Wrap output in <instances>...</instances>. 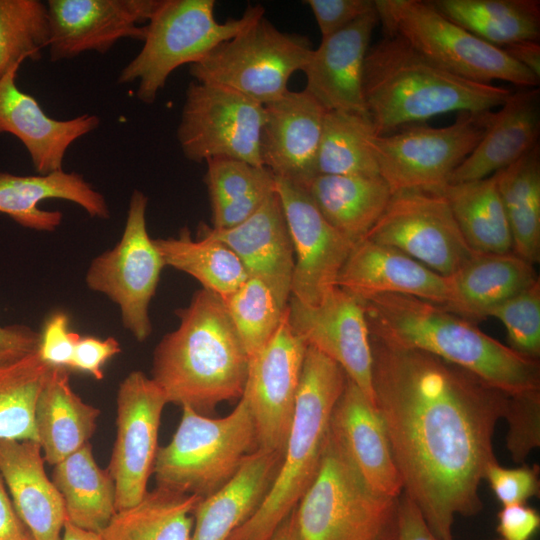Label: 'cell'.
<instances>
[{
  "label": "cell",
  "instance_id": "obj_1",
  "mask_svg": "<svg viewBox=\"0 0 540 540\" xmlns=\"http://www.w3.org/2000/svg\"><path fill=\"white\" fill-rule=\"evenodd\" d=\"M374 402L404 494L438 540L457 515L482 510L479 487L498 463L493 435L511 396L425 351L370 335Z\"/></svg>",
  "mask_w": 540,
  "mask_h": 540
},
{
  "label": "cell",
  "instance_id": "obj_2",
  "mask_svg": "<svg viewBox=\"0 0 540 540\" xmlns=\"http://www.w3.org/2000/svg\"><path fill=\"white\" fill-rule=\"evenodd\" d=\"M360 301L370 335L430 353L510 396L540 392L538 359L517 353L444 306L391 293Z\"/></svg>",
  "mask_w": 540,
  "mask_h": 540
},
{
  "label": "cell",
  "instance_id": "obj_3",
  "mask_svg": "<svg viewBox=\"0 0 540 540\" xmlns=\"http://www.w3.org/2000/svg\"><path fill=\"white\" fill-rule=\"evenodd\" d=\"M175 314L179 325L160 340L152 363L151 378L167 402L204 415L240 399L249 356L222 298L202 288Z\"/></svg>",
  "mask_w": 540,
  "mask_h": 540
},
{
  "label": "cell",
  "instance_id": "obj_4",
  "mask_svg": "<svg viewBox=\"0 0 540 540\" xmlns=\"http://www.w3.org/2000/svg\"><path fill=\"white\" fill-rule=\"evenodd\" d=\"M511 94L455 75L395 36L385 35L365 58L363 96L376 135L449 112L491 111Z\"/></svg>",
  "mask_w": 540,
  "mask_h": 540
},
{
  "label": "cell",
  "instance_id": "obj_5",
  "mask_svg": "<svg viewBox=\"0 0 540 540\" xmlns=\"http://www.w3.org/2000/svg\"><path fill=\"white\" fill-rule=\"evenodd\" d=\"M347 375L307 346L291 428L276 477L258 510L229 540H270L318 473L334 406Z\"/></svg>",
  "mask_w": 540,
  "mask_h": 540
},
{
  "label": "cell",
  "instance_id": "obj_6",
  "mask_svg": "<svg viewBox=\"0 0 540 540\" xmlns=\"http://www.w3.org/2000/svg\"><path fill=\"white\" fill-rule=\"evenodd\" d=\"M398 499L373 491L329 434L317 475L287 517L290 540H396Z\"/></svg>",
  "mask_w": 540,
  "mask_h": 540
},
{
  "label": "cell",
  "instance_id": "obj_7",
  "mask_svg": "<svg viewBox=\"0 0 540 540\" xmlns=\"http://www.w3.org/2000/svg\"><path fill=\"white\" fill-rule=\"evenodd\" d=\"M214 0H159L139 53L121 70L117 83L137 81L136 97L152 104L170 74L203 59L264 16L261 5H248L239 18L218 22Z\"/></svg>",
  "mask_w": 540,
  "mask_h": 540
},
{
  "label": "cell",
  "instance_id": "obj_8",
  "mask_svg": "<svg viewBox=\"0 0 540 540\" xmlns=\"http://www.w3.org/2000/svg\"><path fill=\"white\" fill-rule=\"evenodd\" d=\"M253 447L256 430L243 397L222 418L182 407L172 439L157 450L152 473L157 487L204 498L235 475Z\"/></svg>",
  "mask_w": 540,
  "mask_h": 540
},
{
  "label": "cell",
  "instance_id": "obj_9",
  "mask_svg": "<svg viewBox=\"0 0 540 540\" xmlns=\"http://www.w3.org/2000/svg\"><path fill=\"white\" fill-rule=\"evenodd\" d=\"M385 35L402 39L443 69L468 80L504 81L538 88L540 78L493 46L443 16L430 1L374 0Z\"/></svg>",
  "mask_w": 540,
  "mask_h": 540
},
{
  "label": "cell",
  "instance_id": "obj_10",
  "mask_svg": "<svg viewBox=\"0 0 540 540\" xmlns=\"http://www.w3.org/2000/svg\"><path fill=\"white\" fill-rule=\"evenodd\" d=\"M312 50L308 37L280 31L263 16L190 65L189 73L265 106L288 91L290 77L303 70Z\"/></svg>",
  "mask_w": 540,
  "mask_h": 540
},
{
  "label": "cell",
  "instance_id": "obj_11",
  "mask_svg": "<svg viewBox=\"0 0 540 540\" xmlns=\"http://www.w3.org/2000/svg\"><path fill=\"white\" fill-rule=\"evenodd\" d=\"M494 112H460L445 127L409 125L391 135H374L370 144L380 176L392 193L439 190L472 153L488 129Z\"/></svg>",
  "mask_w": 540,
  "mask_h": 540
},
{
  "label": "cell",
  "instance_id": "obj_12",
  "mask_svg": "<svg viewBox=\"0 0 540 540\" xmlns=\"http://www.w3.org/2000/svg\"><path fill=\"white\" fill-rule=\"evenodd\" d=\"M265 107L229 88L193 80L185 91L177 140L185 158H232L263 166Z\"/></svg>",
  "mask_w": 540,
  "mask_h": 540
},
{
  "label": "cell",
  "instance_id": "obj_13",
  "mask_svg": "<svg viewBox=\"0 0 540 540\" xmlns=\"http://www.w3.org/2000/svg\"><path fill=\"white\" fill-rule=\"evenodd\" d=\"M147 203V196L135 189L121 239L91 261L85 276L89 289L119 306L123 327L139 342L152 333L149 305L165 266L147 232Z\"/></svg>",
  "mask_w": 540,
  "mask_h": 540
},
{
  "label": "cell",
  "instance_id": "obj_14",
  "mask_svg": "<svg viewBox=\"0 0 540 540\" xmlns=\"http://www.w3.org/2000/svg\"><path fill=\"white\" fill-rule=\"evenodd\" d=\"M364 239L393 247L446 277L477 254L464 239L447 200L435 190L394 192Z\"/></svg>",
  "mask_w": 540,
  "mask_h": 540
},
{
  "label": "cell",
  "instance_id": "obj_15",
  "mask_svg": "<svg viewBox=\"0 0 540 540\" xmlns=\"http://www.w3.org/2000/svg\"><path fill=\"white\" fill-rule=\"evenodd\" d=\"M307 345L293 331L286 308L274 335L249 358L243 397L256 430L257 449L282 455L294 417Z\"/></svg>",
  "mask_w": 540,
  "mask_h": 540
},
{
  "label": "cell",
  "instance_id": "obj_16",
  "mask_svg": "<svg viewBox=\"0 0 540 540\" xmlns=\"http://www.w3.org/2000/svg\"><path fill=\"white\" fill-rule=\"evenodd\" d=\"M167 403L161 388L141 371L130 372L119 385L116 439L107 469L115 485L117 511L135 505L148 491Z\"/></svg>",
  "mask_w": 540,
  "mask_h": 540
},
{
  "label": "cell",
  "instance_id": "obj_17",
  "mask_svg": "<svg viewBox=\"0 0 540 540\" xmlns=\"http://www.w3.org/2000/svg\"><path fill=\"white\" fill-rule=\"evenodd\" d=\"M276 192L294 250L291 296L306 305H318L337 286L355 243L324 218L301 185L276 177Z\"/></svg>",
  "mask_w": 540,
  "mask_h": 540
},
{
  "label": "cell",
  "instance_id": "obj_18",
  "mask_svg": "<svg viewBox=\"0 0 540 540\" xmlns=\"http://www.w3.org/2000/svg\"><path fill=\"white\" fill-rule=\"evenodd\" d=\"M287 309L295 334L340 365L375 404L370 332L361 301L336 286L315 306L290 296Z\"/></svg>",
  "mask_w": 540,
  "mask_h": 540
},
{
  "label": "cell",
  "instance_id": "obj_19",
  "mask_svg": "<svg viewBox=\"0 0 540 540\" xmlns=\"http://www.w3.org/2000/svg\"><path fill=\"white\" fill-rule=\"evenodd\" d=\"M159 0H49V58L72 59L86 51L104 54L124 38L144 40Z\"/></svg>",
  "mask_w": 540,
  "mask_h": 540
},
{
  "label": "cell",
  "instance_id": "obj_20",
  "mask_svg": "<svg viewBox=\"0 0 540 540\" xmlns=\"http://www.w3.org/2000/svg\"><path fill=\"white\" fill-rule=\"evenodd\" d=\"M379 23L376 8L342 30L323 37L304 68L307 91L326 111L367 115L363 69L372 33Z\"/></svg>",
  "mask_w": 540,
  "mask_h": 540
},
{
  "label": "cell",
  "instance_id": "obj_21",
  "mask_svg": "<svg viewBox=\"0 0 540 540\" xmlns=\"http://www.w3.org/2000/svg\"><path fill=\"white\" fill-rule=\"evenodd\" d=\"M329 434L373 491L394 499L402 495L382 415L348 377L334 406Z\"/></svg>",
  "mask_w": 540,
  "mask_h": 540
},
{
  "label": "cell",
  "instance_id": "obj_22",
  "mask_svg": "<svg viewBox=\"0 0 540 540\" xmlns=\"http://www.w3.org/2000/svg\"><path fill=\"white\" fill-rule=\"evenodd\" d=\"M200 236L218 241L262 281L285 309L291 296L294 250L281 200L275 192L242 223L229 229L202 226Z\"/></svg>",
  "mask_w": 540,
  "mask_h": 540
},
{
  "label": "cell",
  "instance_id": "obj_23",
  "mask_svg": "<svg viewBox=\"0 0 540 540\" xmlns=\"http://www.w3.org/2000/svg\"><path fill=\"white\" fill-rule=\"evenodd\" d=\"M336 285L358 300L379 294H403L449 308L453 289L442 276L403 252L363 239L352 248Z\"/></svg>",
  "mask_w": 540,
  "mask_h": 540
},
{
  "label": "cell",
  "instance_id": "obj_24",
  "mask_svg": "<svg viewBox=\"0 0 540 540\" xmlns=\"http://www.w3.org/2000/svg\"><path fill=\"white\" fill-rule=\"evenodd\" d=\"M261 133L263 166L301 186L317 175L316 162L326 110L305 90H288L267 104Z\"/></svg>",
  "mask_w": 540,
  "mask_h": 540
},
{
  "label": "cell",
  "instance_id": "obj_25",
  "mask_svg": "<svg viewBox=\"0 0 540 540\" xmlns=\"http://www.w3.org/2000/svg\"><path fill=\"white\" fill-rule=\"evenodd\" d=\"M19 68H12L0 78V134H12L22 142L38 174L62 170L68 148L97 129L100 118L93 114L68 120L48 116L36 98L17 87Z\"/></svg>",
  "mask_w": 540,
  "mask_h": 540
},
{
  "label": "cell",
  "instance_id": "obj_26",
  "mask_svg": "<svg viewBox=\"0 0 540 540\" xmlns=\"http://www.w3.org/2000/svg\"><path fill=\"white\" fill-rule=\"evenodd\" d=\"M41 446L31 440H0V474L15 512L33 540H60L66 511L45 472Z\"/></svg>",
  "mask_w": 540,
  "mask_h": 540
},
{
  "label": "cell",
  "instance_id": "obj_27",
  "mask_svg": "<svg viewBox=\"0 0 540 540\" xmlns=\"http://www.w3.org/2000/svg\"><path fill=\"white\" fill-rule=\"evenodd\" d=\"M46 199H63L82 207L90 217L107 220L110 209L103 194L83 175L63 169L45 175H14L0 171V213L19 225L52 232L62 223V212L43 210Z\"/></svg>",
  "mask_w": 540,
  "mask_h": 540
},
{
  "label": "cell",
  "instance_id": "obj_28",
  "mask_svg": "<svg viewBox=\"0 0 540 540\" xmlns=\"http://www.w3.org/2000/svg\"><path fill=\"white\" fill-rule=\"evenodd\" d=\"M500 107L475 149L454 170L449 183L489 177L512 165L539 144V88L512 92Z\"/></svg>",
  "mask_w": 540,
  "mask_h": 540
},
{
  "label": "cell",
  "instance_id": "obj_29",
  "mask_svg": "<svg viewBox=\"0 0 540 540\" xmlns=\"http://www.w3.org/2000/svg\"><path fill=\"white\" fill-rule=\"evenodd\" d=\"M281 461L274 452L250 453L227 483L199 501L190 540H229L260 507Z\"/></svg>",
  "mask_w": 540,
  "mask_h": 540
},
{
  "label": "cell",
  "instance_id": "obj_30",
  "mask_svg": "<svg viewBox=\"0 0 540 540\" xmlns=\"http://www.w3.org/2000/svg\"><path fill=\"white\" fill-rule=\"evenodd\" d=\"M100 410L72 389L69 369L52 367L39 393L34 413L38 443L45 462L56 465L88 443Z\"/></svg>",
  "mask_w": 540,
  "mask_h": 540
},
{
  "label": "cell",
  "instance_id": "obj_31",
  "mask_svg": "<svg viewBox=\"0 0 540 540\" xmlns=\"http://www.w3.org/2000/svg\"><path fill=\"white\" fill-rule=\"evenodd\" d=\"M449 278L453 302L447 309L472 322L539 280L534 265L514 252L477 253Z\"/></svg>",
  "mask_w": 540,
  "mask_h": 540
},
{
  "label": "cell",
  "instance_id": "obj_32",
  "mask_svg": "<svg viewBox=\"0 0 540 540\" xmlns=\"http://www.w3.org/2000/svg\"><path fill=\"white\" fill-rule=\"evenodd\" d=\"M302 187L324 218L355 244L376 224L393 194L380 175H316Z\"/></svg>",
  "mask_w": 540,
  "mask_h": 540
},
{
  "label": "cell",
  "instance_id": "obj_33",
  "mask_svg": "<svg viewBox=\"0 0 540 540\" xmlns=\"http://www.w3.org/2000/svg\"><path fill=\"white\" fill-rule=\"evenodd\" d=\"M52 481L66 520L79 528L100 533L117 511L113 478L98 466L89 443L54 465Z\"/></svg>",
  "mask_w": 540,
  "mask_h": 540
},
{
  "label": "cell",
  "instance_id": "obj_34",
  "mask_svg": "<svg viewBox=\"0 0 540 540\" xmlns=\"http://www.w3.org/2000/svg\"><path fill=\"white\" fill-rule=\"evenodd\" d=\"M435 191L447 200L464 239L476 253L513 252L495 174L479 180L448 183Z\"/></svg>",
  "mask_w": 540,
  "mask_h": 540
},
{
  "label": "cell",
  "instance_id": "obj_35",
  "mask_svg": "<svg viewBox=\"0 0 540 540\" xmlns=\"http://www.w3.org/2000/svg\"><path fill=\"white\" fill-rule=\"evenodd\" d=\"M212 228H232L254 214L276 192V177L265 166L232 158L206 161Z\"/></svg>",
  "mask_w": 540,
  "mask_h": 540
},
{
  "label": "cell",
  "instance_id": "obj_36",
  "mask_svg": "<svg viewBox=\"0 0 540 540\" xmlns=\"http://www.w3.org/2000/svg\"><path fill=\"white\" fill-rule=\"evenodd\" d=\"M447 19L483 41L503 48L540 38L538 0H434Z\"/></svg>",
  "mask_w": 540,
  "mask_h": 540
},
{
  "label": "cell",
  "instance_id": "obj_37",
  "mask_svg": "<svg viewBox=\"0 0 540 540\" xmlns=\"http://www.w3.org/2000/svg\"><path fill=\"white\" fill-rule=\"evenodd\" d=\"M201 499L156 487L135 505L116 511L99 534L104 540H190Z\"/></svg>",
  "mask_w": 540,
  "mask_h": 540
},
{
  "label": "cell",
  "instance_id": "obj_38",
  "mask_svg": "<svg viewBox=\"0 0 540 540\" xmlns=\"http://www.w3.org/2000/svg\"><path fill=\"white\" fill-rule=\"evenodd\" d=\"M513 241V252L535 265L540 260V147L495 173Z\"/></svg>",
  "mask_w": 540,
  "mask_h": 540
},
{
  "label": "cell",
  "instance_id": "obj_39",
  "mask_svg": "<svg viewBox=\"0 0 540 540\" xmlns=\"http://www.w3.org/2000/svg\"><path fill=\"white\" fill-rule=\"evenodd\" d=\"M165 266L182 271L225 299L238 289L248 274L235 253L224 244L200 236L194 240L187 228L177 237L153 239Z\"/></svg>",
  "mask_w": 540,
  "mask_h": 540
},
{
  "label": "cell",
  "instance_id": "obj_40",
  "mask_svg": "<svg viewBox=\"0 0 540 540\" xmlns=\"http://www.w3.org/2000/svg\"><path fill=\"white\" fill-rule=\"evenodd\" d=\"M51 368L38 350L0 356V440L38 442L35 406Z\"/></svg>",
  "mask_w": 540,
  "mask_h": 540
},
{
  "label": "cell",
  "instance_id": "obj_41",
  "mask_svg": "<svg viewBox=\"0 0 540 540\" xmlns=\"http://www.w3.org/2000/svg\"><path fill=\"white\" fill-rule=\"evenodd\" d=\"M374 135L368 117L326 111L316 162L317 175H380L370 144Z\"/></svg>",
  "mask_w": 540,
  "mask_h": 540
},
{
  "label": "cell",
  "instance_id": "obj_42",
  "mask_svg": "<svg viewBox=\"0 0 540 540\" xmlns=\"http://www.w3.org/2000/svg\"><path fill=\"white\" fill-rule=\"evenodd\" d=\"M48 44L46 3L0 0V78L27 59L39 61Z\"/></svg>",
  "mask_w": 540,
  "mask_h": 540
},
{
  "label": "cell",
  "instance_id": "obj_43",
  "mask_svg": "<svg viewBox=\"0 0 540 540\" xmlns=\"http://www.w3.org/2000/svg\"><path fill=\"white\" fill-rule=\"evenodd\" d=\"M222 300L249 358L274 335L287 308L262 281L251 277Z\"/></svg>",
  "mask_w": 540,
  "mask_h": 540
},
{
  "label": "cell",
  "instance_id": "obj_44",
  "mask_svg": "<svg viewBox=\"0 0 540 540\" xmlns=\"http://www.w3.org/2000/svg\"><path fill=\"white\" fill-rule=\"evenodd\" d=\"M486 317H494L502 322L511 349L532 359L539 358L540 280L491 308Z\"/></svg>",
  "mask_w": 540,
  "mask_h": 540
},
{
  "label": "cell",
  "instance_id": "obj_45",
  "mask_svg": "<svg viewBox=\"0 0 540 540\" xmlns=\"http://www.w3.org/2000/svg\"><path fill=\"white\" fill-rule=\"evenodd\" d=\"M505 418L509 422L508 449L515 461L523 462L540 444V392L511 396Z\"/></svg>",
  "mask_w": 540,
  "mask_h": 540
},
{
  "label": "cell",
  "instance_id": "obj_46",
  "mask_svg": "<svg viewBox=\"0 0 540 540\" xmlns=\"http://www.w3.org/2000/svg\"><path fill=\"white\" fill-rule=\"evenodd\" d=\"M485 479L503 506L524 504L538 495L540 489L538 466L505 468L498 463L491 465Z\"/></svg>",
  "mask_w": 540,
  "mask_h": 540
},
{
  "label": "cell",
  "instance_id": "obj_47",
  "mask_svg": "<svg viewBox=\"0 0 540 540\" xmlns=\"http://www.w3.org/2000/svg\"><path fill=\"white\" fill-rule=\"evenodd\" d=\"M80 335L69 329V317L62 311L52 313L40 333L38 352L52 367L69 368Z\"/></svg>",
  "mask_w": 540,
  "mask_h": 540
},
{
  "label": "cell",
  "instance_id": "obj_48",
  "mask_svg": "<svg viewBox=\"0 0 540 540\" xmlns=\"http://www.w3.org/2000/svg\"><path fill=\"white\" fill-rule=\"evenodd\" d=\"M322 38L350 25L375 8L374 0H307Z\"/></svg>",
  "mask_w": 540,
  "mask_h": 540
},
{
  "label": "cell",
  "instance_id": "obj_49",
  "mask_svg": "<svg viewBox=\"0 0 540 540\" xmlns=\"http://www.w3.org/2000/svg\"><path fill=\"white\" fill-rule=\"evenodd\" d=\"M120 352V344L113 337L99 339L92 336H80L68 369L85 372L97 380H102L104 377L102 367Z\"/></svg>",
  "mask_w": 540,
  "mask_h": 540
},
{
  "label": "cell",
  "instance_id": "obj_50",
  "mask_svg": "<svg viewBox=\"0 0 540 540\" xmlns=\"http://www.w3.org/2000/svg\"><path fill=\"white\" fill-rule=\"evenodd\" d=\"M539 526L538 512L525 503L503 506L498 513L497 532L501 540H530Z\"/></svg>",
  "mask_w": 540,
  "mask_h": 540
},
{
  "label": "cell",
  "instance_id": "obj_51",
  "mask_svg": "<svg viewBox=\"0 0 540 540\" xmlns=\"http://www.w3.org/2000/svg\"><path fill=\"white\" fill-rule=\"evenodd\" d=\"M396 540H438L418 506L405 494L398 499Z\"/></svg>",
  "mask_w": 540,
  "mask_h": 540
},
{
  "label": "cell",
  "instance_id": "obj_52",
  "mask_svg": "<svg viewBox=\"0 0 540 540\" xmlns=\"http://www.w3.org/2000/svg\"><path fill=\"white\" fill-rule=\"evenodd\" d=\"M40 333L27 325H0V356H16L38 350Z\"/></svg>",
  "mask_w": 540,
  "mask_h": 540
},
{
  "label": "cell",
  "instance_id": "obj_53",
  "mask_svg": "<svg viewBox=\"0 0 540 540\" xmlns=\"http://www.w3.org/2000/svg\"><path fill=\"white\" fill-rule=\"evenodd\" d=\"M28 532L13 507L0 474V540H20Z\"/></svg>",
  "mask_w": 540,
  "mask_h": 540
},
{
  "label": "cell",
  "instance_id": "obj_54",
  "mask_svg": "<svg viewBox=\"0 0 540 540\" xmlns=\"http://www.w3.org/2000/svg\"><path fill=\"white\" fill-rule=\"evenodd\" d=\"M512 59L540 78V44L538 41H522L502 48Z\"/></svg>",
  "mask_w": 540,
  "mask_h": 540
},
{
  "label": "cell",
  "instance_id": "obj_55",
  "mask_svg": "<svg viewBox=\"0 0 540 540\" xmlns=\"http://www.w3.org/2000/svg\"><path fill=\"white\" fill-rule=\"evenodd\" d=\"M60 540H104L93 531L79 528L66 520Z\"/></svg>",
  "mask_w": 540,
  "mask_h": 540
},
{
  "label": "cell",
  "instance_id": "obj_56",
  "mask_svg": "<svg viewBox=\"0 0 540 540\" xmlns=\"http://www.w3.org/2000/svg\"><path fill=\"white\" fill-rule=\"evenodd\" d=\"M270 540H290L287 518L279 526V528L276 530V532L273 534V536L270 538Z\"/></svg>",
  "mask_w": 540,
  "mask_h": 540
},
{
  "label": "cell",
  "instance_id": "obj_57",
  "mask_svg": "<svg viewBox=\"0 0 540 540\" xmlns=\"http://www.w3.org/2000/svg\"><path fill=\"white\" fill-rule=\"evenodd\" d=\"M20 540H33V538L31 537V535L29 533H27L22 539Z\"/></svg>",
  "mask_w": 540,
  "mask_h": 540
}]
</instances>
